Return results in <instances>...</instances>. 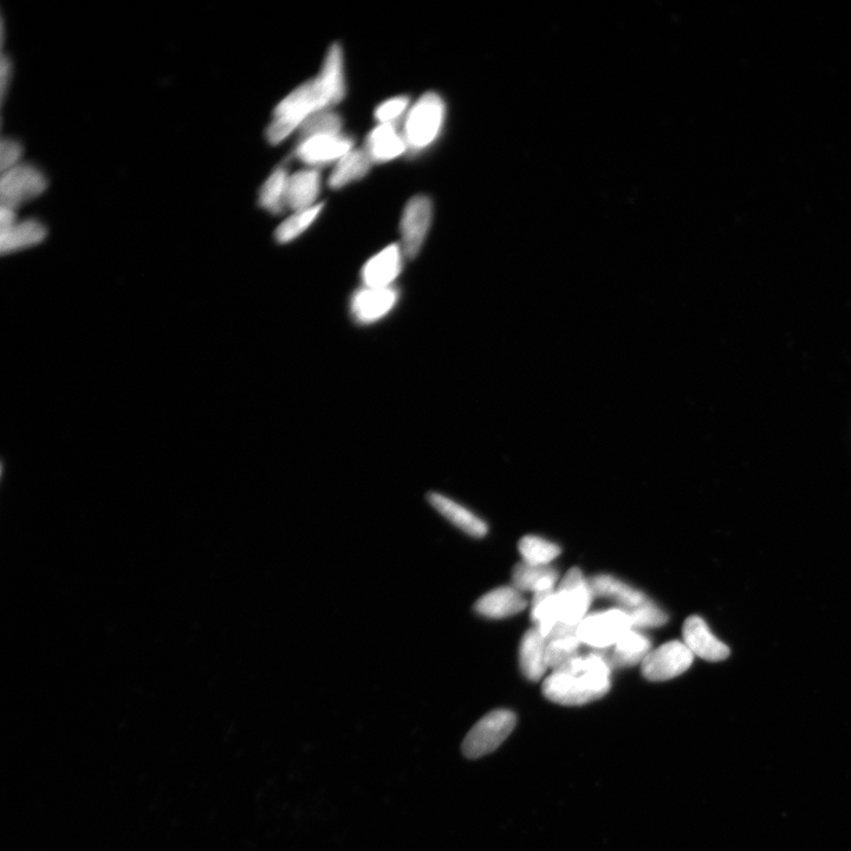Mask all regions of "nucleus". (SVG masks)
Masks as SVG:
<instances>
[{"label":"nucleus","instance_id":"nucleus-4","mask_svg":"<svg viewBox=\"0 0 851 851\" xmlns=\"http://www.w3.org/2000/svg\"><path fill=\"white\" fill-rule=\"evenodd\" d=\"M517 724L516 714L509 710H496L474 725L463 743L464 756L478 759L498 749L510 736Z\"/></svg>","mask_w":851,"mask_h":851},{"label":"nucleus","instance_id":"nucleus-23","mask_svg":"<svg viewBox=\"0 0 851 851\" xmlns=\"http://www.w3.org/2000/svg\"><path fill=\"white\" fill-rule=\"evenodd\" d=\"M320 173L315 170L298 172L289 179L288 207L297 212L314 207L320 194Z\"/></svg>","mask_w":851,"mask_h":851},{"label":"nucleus","instance_id":"nucleus-32","mask_svg":"<svg viewBox=\"0 0 851 851\" xmlns=\"http://www.w3.org/2000/svg\"><path fill=\"white\" fill-rule=\"evenodd\" d=\"M0 75H2V96H5L6 86H8V80L11 75V64L6 56L2 58V68H0Z\"/></svg>","mask_w":851,"mask_h":851},{"label":"nucleus","instance_id":"nucleus-24","mask_svg":"<svg viewBox=\"0 0 851 851\" xmlns=\"http://www.w3.org/2000/svg\"><path fill=\"white\" fill-rule=\"evenodd\" d=\"M373 160L370 159L366 149H356L350 151L347 155L337 162L334 172L329 178V185L333 188H341L353 183L355 180H360L366 177L372 166Z\"/></svg>","mask_w":851,"mask_h":851},{"label":"nucleus","instance_id":"nucleus-25","mask_svg":"<svg viewBox=\"0 0 851 851\" xmlns=\"http://www.w3.org/2000/svg\"><path fill=\"white\" fill-rule=\"evenodd\" d=\"M289 175L283 168H279L270 175L259 192V204L264 210L272 214L284 212L288 207V185Z\"/></svg>","mask_w":851,"mask_h":851},{"label":"nucleus","instance_id":"nucleus-18","mask_svg":"<svg viewBox=\"0 0 851 851\" xmlns=\"http://www.w3.org/2000/svg\"><path fill=\"white\" fill-rule=\"evenodd\" d=\"M581 641L577 636V627L558 622L547 636V665L552 671L576 658Z\"/></svg>","mask_w":851,"mask_h":851},{"label":"nucleus","instance_id":"nucleus-31","mask_svg":"<svg viewBox=\"0 0 851 851\" xmlns=\"http://www.w3.org/2000/svg\"><path fill=\"white\" fill-rule=\"evenodd\" d=\"M22 153V146L17 141L3 140L2 147H0V170L5 173L18 166Z\"/></svg>","mask_w":851,"mask_h":851},{"label":"nucleus","instance_id":"nucleus-15","mask_svg":"<svg viewBox=\"0 0 851 851\" xmlns=\"http://www.w3.org/2000/svg\"><path fill=\"white\" fill-rule=\"evenodd\" d=\"M528 607V601L515 587H499L480 597L474 604V610L487 619H505Z\"/></svg>","mask_w":851,"mask_h":851},{"label":"nucleus","instance_id":"nucleus-12","mask_svg":"<svg viewBox=\"0 0 851 851\" xmlns=\"http://www.w3.org/2000/svg\"><path fill=\"white\" fill-rule=\"evenodd\" d=\"M354 146L353 139L344 135L314 136L301 141L296 149V157L308 165H322L341 160Z\"/></svg>","mask_w":851,"mask_h":851},{"label":"nucleus","instance_id":"nucleus-21","mask_svg":"<svg viewBox=\"0 0 851 851\" xmlns=\"http://www.w3.org/2000/svg\"><path fill=\"white\" fill-rule=\"evenodd\" d=\"M588 583L594 596L610 597L620 604L621 609H632L648 600L642 591L628 586L613 576L596 575L591 577Z\"/></svg>","mask_w":851,"mask_h":851},{"label":"nucleus","instance_id":"nucleus-26","mask_svg":"<svg viewBox=\"0 0 851 851\" xmlns=\"http://www.w3.org/2000/svg\"><path fill=\"white\" fill-rule=\"evenodd\" d=\"M518 548L524 562L534 565H549L562 552L557 544L538 536L523 537Z\"/></svg>","mask_w":851,"mask_h":851},{"label":"nucleus","instance_id":"nucleus-14","mask_svg":"<svg viewBox=\"0 0 851 851\" xmlns=\"http://www.w3.org/2000/svg\"><path fill=\"white\" fill-rule=\"evenodd\" d=\"M651 647V640L646 635L639 633L636 629H630L613 647L593 649V651L602 655L610 668H621L642 664L646 656L651 653Z\"/></svg>","mask_w":851,"mask_h":851},{"label":"nucleus","instance_id":"nucleus-22","mask_svg":"<svg viewBox=\"0 0 851 851\" xmlns=\"http://www.w3.org/2000/svg\"><path fill=\"white\" fill-rule=\"evenodd\" d=\"M47 237V229L37 220L15 223L0 230V249L3 255L41 244Z\"/></svg>","mask_w":851,"mask_h":851},{"label":"nucleus","instance_id":"nucleus-1","mask_svg":"<svg viewBox=\"0 0 851 851\" xmlns=\"http://www.w3.org/2000/svg\"><path fill=\"white\" fill-rule=\"evenodd\" d=\"M346 95L342 48L331 45L321 74L315 80L302 84L279 103L274 112L266 138L277 145L300 128L305 120L324 112L343 100Z\"/></svg>","mask_w":851,"mask_h":851},{"label":"nucleus","instance_id":"nucleus-2","mask_svg":"<svg viewBox=\"0 0 851 851\" xmlns=\"http://www.w3.org/2000/svg\"><path fill=\"white\" fill-rule=\"evenodd\" d=\"M612 668L596 651L577 655L555 669L543 682L544 697L563 706H582L606 695L612 681Z\"/></svg>","mask_w":851,"mask_h":851},{"label":"nucleus","instance_id":"nucleus-3","mask_svg":"<svg viewBox=\"0 0 851 851\" xmlns=\"http://www.w3.org/2000/svg\"><path fill=\"white\" fill-rule=\"evenodd\" d=\"M445 103L438 94L427 93L421 97L408 114L404 138L407 147L421 151L433 144L443 128Z\"/></svg>","mask_w":851,"mask_h":851},{"label":"nucleus","instance_id":"nucleus-9","mask_svg":"<svg viewBox=\"0 0 851 851\" xmlns=\"http://www.w3.org/2000/svg\"><path fill=\"white\" fill-rule=\"evenodd\" d=\"M433 206L430 198L417 196L409 200L401 219L402 251L405 257L414 259L419 255L430 231Z\"/></svg>","mask_w":851,"mask_h":851},{"label":"nucleus","instance_id":"nucleus-19","mask_svg":"<svg viewBox=\"0 0 851 851\" xmlns=\"http://www.w3.org/2000/svg\"><path fill=\"white\" fill-rule=\"evenodd\" d=\"M407 149L404 136L396 132L394 123H382L367 139L366 151L373 162H386L400 157Z\"/></svg>","mask_w":851,"mask_h":851},{"label":"nucleus","instance_id":"nucleus-7","mask_svg":"<svg viewBox=\"0 0 851 851\" xmlns=\"http://www.w3.org/2000/svg\"><path fill=\"white\" fill-rule=\"evenodd\" d=\"M47 178L37 168L18 165L3 173L0 183L2 207L16 211L19 206L40 197L47 190Z\"/></svg>","mask_w":851,"mask_h":851},{"label":"nucleus","instance_id":"nucleus-29","mask_svg":"<svg viewBox=\"0 0 851 851\" xmlns=\"http://www.w3.org/2000/svg\"><path fill=\"white\" fill-rule=\"evenodd\" d=\"M632 621L633 629L655 628L666 625L668 615L652 601L647 600L632 609H623Z\"/></svg>","mask_w":851,"mask_h":851},{"label":"nucleus","instance_id":"nucleus-11","mask_svg":"<svg viewBox=\"0 0 851 851\" xmlns=\"http://www.w3.org/2000/svg\"><path fill=\"white\" fill-rule=\"evenodd\" d=\"M685 645L699 658L719 662L729 658L730 648L713 635L707 623L699 616H691L682 628Z\"/></svg>","mask_w":851,"mask_h":851},{"label":"nucleus","instance_id":"nucleus-16","mask_svg":"<svg viewBox=\"0 0 851 851\" xmlns=\"http://www.w3.org/2000/svg\"><path fill=\"white\" fill-rule=\"evenodd\" d=\"M427 500L441 516L456 525L465 534L474 538H483L489 532V526L482 518L474 515L473 512L454 502V500L437 492L428 493Z\"/></svg>","mask_w":851,"mask_h":851},{"label":"nucleus","instance_id":"nucleus-28","mask_svg":"<svg viewBox=\"0 0 851 851\" xmlns=\"http://www.w3.org/2000/svg\"><path fill=\"white\" fill-rule=\"evenodd\" d=\"M342 129V119L339 115L331 112L317 113L305 120L300 127L301 141L314 136L322 135H340Z\"/></svg>","mask_w":851,"mask_h":851},{"label":"nucleus","instance_id":"nucleus-17","mask_svg":"<svg viewBox=\"0 0 851 851\" xmlns=\"http://www.w3.org/2000/svg\"><path fill=\"white\" fill-rule=\"evenodd\" d=\"M547 638L537 627L528 630L519 647V665L526 679L538 681L547 669Z\"/></svg>","mask_w":851,"mask_h":851},{"label":"nucleus","instance_id":"nucleus-8","mask_svg":"<svg viewBox=\"0 0 851 851\" xmlns=\"http://www.w3.org/2000/svg\"><path fill=\"white\" fill-rule=\"evenodd\" d=\"M693 661L694 654L685 642L671 641L651 651L642 661L641 671L649 681H667L684 674Z\"/></svg>","mask_w":851,"mask_h":851},{"label":"nucleus","instance_id":"nucleus-20","mask_svg":"<svg viewBox=\"0 0 851 851\" xmlns=\"http://www.w3.org/2000/svg\"><path fill=\"white\" fill-rule=\"evenodd\" d=\"M558 582L557 570L550 565H534L526 562L516 564L512 571L513 587L534 594L555 590Z\"/></svg>","mask_w":851,"mask_h":851},{"label":"nucleus","instance_id":"nucleus-27","mask_svg":"<svg viewBox=\"0 0 851 851\" xmlns=\"http://www.w3.org/2000/svg\"><path fill=\"white\" fill-rule=\"evenodd\" d=\"M323 206V204L315 205L311 209L297 212L295 216L285 220L284 223L278 226L275 233L277 242L279 244H287L300 237L315 222L318 214L323 210Z\"/></svg>","mask_w":851,"mask_h":851},{"label":"nucleus","instance_id":"nucleus-6","mask_svg":"<svg viewBox=\"0 0 851 851\" xmlns=\"http://www.w3.org/2000/svg\"><path fill=\"white\" fill-rule=\"evenodd\" d=\"M588 580L578 568L570 569L556 589L558 622L577 627L588 615L593 600Z\"/></svg>","mask_w":851,"mask_h":851},{"label":"nucleus","instance_id":"nucleus-30","mask_svg":"<svg viewBox=\"0 0 851 851\" xmlns=\"http://www.w3.org/2000/svg\"><path fill=\"white\" fill-rule=\"evenodd\" d=\"M409 105V99L406 96L394 97V99L383 102L376 109L375 118L382 123H393L405 113Z\"/></svg>","mask_w":851,"mask_h":851},{"label":"nucleus","instance_id":"nucleus-10","mask_svg":"<svg viewBox=\"0 0 851 851\" xmlns=\"http://www.w3.org/2000/svg\"><path fill=\"white\" fill-rule=\"evenodd\" d=\"M399 296V290L394 287L359 289L350 300V314L363 326L379 322L396 307Z\"/></svg>","mask_w":851,"mask_h":851},{"label":"nucleus","instance_id":"nucleus-13","mask_svg":"<svg viewBox=\"0 0 851 851\" xmlns=\"http://www.w3.org/2000/svg\"><path fill=\"white\" fill-rule=\"evenodd\" d=\"M404 256L401 246L393 244L387 246L378 255L370 258L361 271V277L365 287H393L395 279L401 274L402 257Z\"/></svg>","mask_w":851,"mask_h":851},{"label":"nucleus","instance_id":"nucleus-5","mask_svg":"<svg viewBox=\"0 0 851 851\" xmlns=\"http://www.w3.org/2000/svg\"><path fill=\"white\" fill-rule=\"evenodd\" d=\"M630 629L633 626L628 614L621 608H615L584 617L577 626V636L584 645L606 649L613 647Z\"/></svg>","mask_w":851,"mask_h":851}]
</instances>
